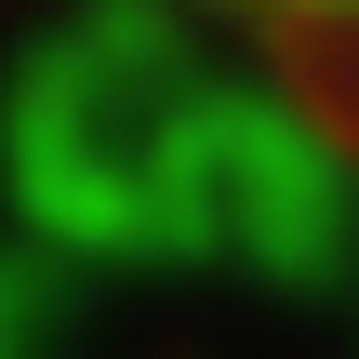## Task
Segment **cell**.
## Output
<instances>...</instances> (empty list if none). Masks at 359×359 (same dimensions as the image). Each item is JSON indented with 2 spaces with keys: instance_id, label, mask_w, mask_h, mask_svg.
Segmentation results:
<instances>
[{
  "instance_id": "6da1fadb",
  "label": "cell",
  "mask_w": 359,
  "mask_h": 359,
  "mask_svg": "<svg viewBox=\"0 0 359 359\" xmlns=\"http://www.w3.org/2000/svg\"><path fill=\"white\" fill-rule=\"evenodd\" d=\"M213 13H253L280 40H359V0H213Z\"/></svg>"
}]
</instances>
